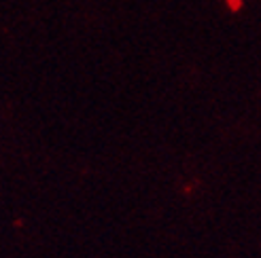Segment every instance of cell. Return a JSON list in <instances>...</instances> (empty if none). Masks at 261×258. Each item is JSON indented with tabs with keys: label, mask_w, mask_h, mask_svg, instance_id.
<instances>
[]
</instances>
